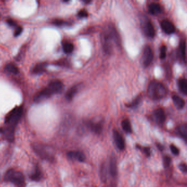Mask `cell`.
I'll list each match as a JSON object with an SVG mask.
<instances>
[{
  "mask_svg": "<svg viewBox=\"0 0 187 187\" xmlns=\"http://www.w3.org/2000/svg\"><path fill=\"white\" fill-rule=\"evenodd\" d=\"M74 45L72 44L69 42H65L63 44V51L66 53H70L74 50Z\"/></svg>",
  "mask_w": 187,
  "mask_h": 187,
  "instance_id": "484cf974",
  "label": "cell"
},
{
  "mask_svg": "<svg viewBox=\"0 0 187 187\" xmlns=\"http://www.w3.org/2000/svg\"><path fill=\"white\" fill-rule=\"evenodd\" d=\"M143 31L145 34L150 38H153L155 35V30L154 27L152 23L147 21H146L143 25Z\"/></svg>",
  "mask_w": 187,
  "mask_h": 187,
  "instance_id": "7c38bea8",
  "label": "cell"
},
{
  "mask_svg": "<svg viewBox=\"0 0 187 187\" xmlns=\"http://www.w3.org/2000/svg\"><path fill=\"white\" fill-rule=\"evenodd\" d=\"M153 115L157 123H163L166 120V115L165 111L162 108H158L154 110Z\"/></svg>",
  "mask_w": 187,
  "mask_h": 187,
  "instance_id": "4fadbf2b",
  "label": "cell"
},
{
  "mask_svg": "<svg viewBox=\"0 0 187 187\" xmlns=\"http://www.w3.org/2000/svg\"><path fill=\"white\" fill-rule=\"evenodd\" d=\"M5 69L7 71L13 74H18L19 72L18 68L13 63H8L6 65Z\"/></svg>",
  "mask_w": 187,
  "mask_h": 187,
  "instance_id": "d4e9b609",
  "label": "cell"
},
{
  "mask_svg": "<svg viewBox=\"0 0 187 187\" xmlns=\"http://www.w3.org/2000/svg\"><path fill=\"white\" fill-rule=\"evenodd\" d=\"M101 41L104 51L107 53L113 52L115 47L120 45V39L114 26H109L103 32Z\"/></svg>",
  "mask_w": 187,
  "mask_h": 187,
  "instance_id": "6da1fadb",
  "label": "cell"
},
{
  "mask_svg": "<svg viewBox=\"0 0 187 187\" xmlns=\"http://www.w3.org/2000/svg\"><path fill=\"white\" fill-rule=\"evenodd\" d=\"M171 162V158L168 155L164 156L163 158V164L164 168H168L170 166Z\"/></svg>",
  "mask_w": 187,
  "mask_h": 187,
  "instance_id": "f1b7e54d",
  "label": "cell"
},
{
  "mask_svg": "<svg viewBox=\"0 0 187 187\" xmlns=\"http://www.w3.org/2000/svg\"><path fill=\"white\" fill-rule=\"evenodd\" d=\"M23 112L22 106L16 107L10 111L5 118V123L8 127L14 129L19 122Z\"/></svg>",
  "mask_w": 187,
  "mask_h": 187,
  "instance_id": "277c9868",
  "label": "cell"
},
{
  "mask_svg": "<svg viewBox=\"0 0 187 187\" xmlns=\"http://www.w3.org/2000/svg\"><path fill=\"white\" fill-rule=\"evenodd\" d=\"M42 174L39 168H36L30 176V179L34 181L38 182L41 179Z\"/></svg>",
  "mask_w": 187,
  "mask_h": 187,
  "instance_id": "603a6c76",
  "label": "cell"
},
{
  "mask_svg": "<svg viewBox=\"0 0 187 187\" xmlns=\"http://www.w3.org/2000/svg\"><path fill=\"white\" fill-rule=\"evenodd\" d=\"M186 41H183L181 42V45H180V51H181L182 58H183L184 62H186Z\"/></svg>",
  "mask_w": 187,
  "mask_h": 187,
  "instance_id": "83f0119b",
  "label": "cell"
},
{
  "mask_svg": "<svg viewBox=\"0 0 187 187\" xmlns=\"http://www.w3.org/2000/svg\"><path fill=\"white\" fill-rule=\"evenodd\" d=\"M23 32V27L21 26H18L17 27V29H15L14 33V35L15 37H17L18 36H19L20 34Z\"/></svg>",
  "mask_w": 187,
  "mask_h": 187,
  "instance_id": "e575fe53",
  "label": "cell"
},
{
  "mask_svg": "<svg viewBox=\"0 0 187 187\" xmlns=\"http://www.w3.org/2000/svg\"><path fill=\"white\" fill-rule=\"evenodd\" d=\"M32 148L35 153L42 159L48 161H53L54 158L51 152H50L49 149L47 148L44 145L39 144H35L32 145Z\"/></svg>",
  "mask_w": 187,
  "mask_h": 187,
  "instance_id": "5b68a950",
  "label": "cell"
},
{
  "mask_svg": "<svg viewBox=\"0 0 187 187\" xmlns=\"http://www.w3.org/2000/svg\"><path fill=\"white\" fill-rule=\"evenodd\" d=\"M147 93L149 97L151 99L159 100L166 96L167 90L162 83L153 80L149 84Z\"/></svg>",
  "mask_w": 187,
  "mask_h": 187,
  "instance_id": "7a4b0ae2",
  "label": "cell"
},
{
  "mask_svg": "<svg viewBox=\"0 0 187 187\" xmlns=\"http://www.w3.org/2000/svg\"><path fill=\"white\" fill-rule=\"evenodd\" d=\"M53 23L56 25L60 26V25H62L64 23V21L62 20L56 19L54 20L53 21Z\"/></svg>",
  "mask_w": 187,
  "mask_h": 187,
  "instance_id": "d590c367",
  "label": "cell"
},
{
  "mask_svg": "<svg viewBox=\"0 0 187 187\" xmlns=\"http://www.w3.org/2000/svg\"><path fill=\"white\" fill-rule=\"evenodd\" d=\"M170 149L172 151V153L175 155H178L180 154V150L179 149L177 148L174 144H171L170 145Z\"/></svg>",
  "mask_w": 187,
  "mask_h": 187,
  "instance_id": "1f68e13d",
  "label": "cell"
},
{
  "mask_svg": "<svg viewBox=\"0 0 187 187\" xmlns=\"http://www.w3.org/2000/svg\"><path fill=\"white\" fill-rule=\"evenodd\" d=\"M179 168L183 173H186L187 171V165L185 163H181L179 165Z\"/></svg>",
  "mask_w": 187,
  "mask_h": 187,
  "instance_id": "836d02e7",
  "label": "cell"
},
{
  "mask_svg": "<svg viewBox=\"0 0 187 187\" xmlns=\"http://www.w3.org/2000/svg\"><path fill=\"white\" fill-rule=\"evenodd\" d=\"M166 51L167 47L165 45L162 46L160 48V58L161 59H164L166 58Z\"/></svg>",
  "mask_w": 187,
  "mask_h": 187,
  "instance_id": "f546056e",
  "label": "cell"
},
{
  "mask_svg": "<svg viewBox=\"0 0 187 187\" xmlns=\"http://www.w3.org/2000/svg\"><path fill=\"white\" fill-rule=\"evenodd\" d=\"M99 176L101 181L103 183H105L107 180V170L105 163L101 164L99 170Z\"/></svg>",
  "mask_w": 187,
  "mask_h": 187,
  "instance_id": "ffe728a7",
  "label": "cell"
},
{
  "mask_svg": "<svg viewBox=\"0 0 187 187\" xmlns=\"http://www.w3.org/2000/svg\"><path fill=\"white\" fill-rule=\"evenodd\" d=\"M148 9L149 12L154 15L158 14L160 13L161 11L160 5L156 2H153L150 4L148 7Z\"/></svg>",
  "mask_w": 187,
  "mask_h": 187,
  "instance_id": "ac0fdd59",
  "label": "cell"
},
{
  "mask_svg": "<svg viewBox=\"0 0 187 187\" xmlns=\"http://www.w3.org/2000/svg\"><path fill=\"white\" fill-rule=\"evenodd\" d=\"M142 99V96H139L137 97H136L135 99L131 103L129 104H126V106L129 107V108H133V107H135L137 105H138L139 103L141 102Z\"/></svg>",
  "mask_w": 187,
  "mask_h": 187,
  "instance_id": "4316f807",
  "label": "cell"
},
{
  "mask_svg": "<svg viewBox=\"0 0 187 187\" xmlns=\"http://www.w3.org/2000/svg\"><path fill=\"white\" fill-rule=\"evenodd\" d=\"M153 53L151 47L149 46H147L143 53L142 55V63L145 66H148L151 64L153 59Z\"/></svg>",
  "mask_w": 187,
  "mask_h": 187,
  "instance_id": "8992f818",
  "label": "cell"
},
{
  "mask_svg": "<svg viewBox=\"0 0 187 187\" xmlns=\"http://www.w3.org/2000/svg\"><path fill=\"white\" fill-rule=\"evenodd\" d=\"M47 87L51 91L53 95L61 93L63 90L64 84L61 81L59 80H55L50 82L47 86Z\"/></svg>",
  "mask_w": 187,
  "mask_h": 187,
  "instance_id": "52a82bcc",
  "label": "cell"
},
{
  "mask_svg": "<svg viewBox=\"0 0 187 187\" xmlns=\"http://www.w3.org/2000/svg\"><path fill=\"white\" fill-rule=\"evenodd\" d=\"M7 24L10 26H15L16 25L15 22L12 19H8L7 20Z\"/></svg>",
  "mask_w": 187,
  "mask_h": 187,
  "instance_id": "8d00e7d4",
  "label": "cell"
},
{
  "mask_svg": "<svg viewBox=\"0 0 187 187\" xmlns=\"http://www.w3.org/2000/svg\"><path fill=\"white\" fill-rule=\"evenodd\" d=\"M110 174L111 176L115 177L117 174V160L115 156H111L109 162Z\"/></svg>",
  "mask_w": 187,
  "mask_h": 187,
  "instance_id": "9a60e30c",
  "label": "cell"
},
{
  "mask_svg": "<svg viewBox=\"0 0 187 187\" xmlns=\"http://www.w3.org/2000/svg\"><path fill=\"white\" fill-rule=\"evenodd\" d=\"M137 148L140 149H142V150L143 151L144 153L147 156H150L151 155V150H150V148L148 147H142L140 145H137Z\"/></svg>",
  "mask_w": 187,
  "mask_h": 187,
  "instance_id": "4dcf8cb0",
  "label": "cell"
},
{
  "mask_svg": "<svg viewBox=\"0 0 187 187\" xmlns=\"http://www.w3.org/2000/svg\"><path fill=\"white\" fill-rule=\"evenodd\" d=\"M160 25L162 29L167 34H171L174 33L175 32L176 28L174 24L168 20L164 19L162 20Z\"/></svg>",
  "mask_w": 187,
  "mask_h": 187,
  "instance_id": "9c48e42d",
  "label": "cell"
},
{
  "mask_svg": "<svg viewBox=\"0 0 187 187\" xmlns=\"http://www.w3.org/2000/svg\"><path fill=\"white\" fill-rule=\"evenodd\" d=\"M87 126L91 131L97 134H100L103 130V124L100 122L93 123L90 121L88 123Z\"/></svg>",
  "mask_w": 187,
  "mask_h": 187,
  "instance_id": "5bb4252c",
  "label": "cell"
},
{
  "mask_svg": "<svg viewBox=\"0 0 187 187\" xmlns=\"http://www.w3.org/2000/svg\"><path fill=\"white\" fill-rule=\"evenodd\" d=\"M121 126L125 132L127 133H131L132 132V126L129 119L123 120L121 123Z\"/></svg>",
  "mask_w": 187,
  "mask_h": 187,
  "instance_id": "7402d4cb",
  "label": "cell"
},
{
  "mask_svg": "<svg viewBox=\"0 0 187 187\" xmlns=\"http://www.w3.org/2000/svg\"><path fill=\"white\" fill-rule=\"evenodd\" d=\"M78 15L79 17H81V18L87 17H88V13L85 9H81L78 12Z\"/></svg>",
  "mask_w": 187,
  "mask_h": 187,
  "instance_id": "d6a6232c",
  "label": "cell"
},
{
  "mask_svg": "<svg viewBox=\"0 0 187 187\" xmlns=\"http://www.w3.org/2000/svg\"><path fill=\"white\" fill-rule=\"evenodd\" d=\"M46 67V65L45 63H40L39 64L36 65L34 68L32 69V72L36 74H41L45 71Z\"/></svg>",
  "mask_w": 187,
  "mask_h": 187,
  "instance_id": "cb8c5ba5",
  "label": "cell"
},
{
  "mask_svg": "<svg viewBox=\"0 0 187 187\" xmlns=\"http://www.w3.org/2000/svg\"><path fill=\"white\" fill-rule=\"evenodd\" d=\"M178 87L181 92L186 95L187 92V82L186 78H181L178 81Z\"/></svg>",
  "mask_w": 187,
  "mask_h": 187,
  "instance_id": "44dd1931",
  "label": "cell"
},
{
  "mask_svg": "<svg viewBox=\"0 0 187 187\" xmlns=\"http://www.w3.org/2000/svg\"><path fill=\"white\" fill-rule=\"evenodd\" d=\"M172 98L174 105L178 109H182L184 108L185 105V101L183 98L177 95H174Z\"/></svg>",
  "mask_w": 187,
  "mask_h": 187,
  "instance_id": "e0dca14e",
  "label": "cell"
},
{
  "mask_svg": "<svg viewBox=\"0 0 187 187\" xmlns=\"http://www.w3.org/2000/svg\"><path fill=\"white\" fill-rule=\"evenodd\" d=\"M113 137L114 141L116 143V146L120 150H123L125 148V140L123 135L117 130L113 131Z\"/></svg>",
  "mask_w": 187,
  "mask_h": 187,
  "instance_id": "30bf717a",
  "label": "cell"
},
{
  "mask_svg": "<svg viewBox=\"0 0 187 187\" xmlns=\"http://www.w3.org/2000/svg\"><path fill=\"white\" fill-rule=\"evenodd\" d=\"M5 180L12 183L17 187H21L25 182L23 174L18 170L11 168L8 170L5 175Z\"/></svg>",
  "mask_w": 187,
  "mask_h": 187,
  "instance_id": "3957f363",
  "label": "cell"
},
{
  "mask_svg": "<svg viewBox=\"0 0 187 187\" xmlns=\"http://www.w3.org/2000/svg\"><path fill=\"white\" fill-rule=\"evenodd\" d=\"M156 147H158V148L159 149V150L160 151H162L164 150V147L161 145V144L158 143H156Z\"/></svg>",
  "mask_w": 187,
  "mask_h": 187,
  "instance_id": "74e56055",
  "label": "cell"
},
{
  "mask_svg": "<svg viewBox=\"0 0 187 187\" xmlns=\"http://www.w3.org/2000/svg\"><path fill=\"white\" fill-rule=\"evenodd\" d=\"M78 89H79L78 85H75L72 87L67 92L66 94V98L67 99V100L69 101H71L75 96V95L77 93Z\"/></svg>",
  "mask_w": 187,
  "mask_h": 187,
  "instance_id": "d6986e66",
  "label": "cell"
},
{
  "mask_svg": "<svg viewBox=\"0 0 187 187\" xmlns=\"http://www.w3.org/2000/svg\"><path fill=\"white\" fill-rule=\"evenodd\" d=\"M176 133L186 141L187 139V124H183L177 127L176 129Z\"/></svg>",
  "mask_w": 187,
  "mask_h": 187,
  "instance_id": "2e32d148",
  "label": "cell"
},
{
  "mask_svg": "<svg viewBox=\"0 0 187 187\" xmlns=\"http://www.w3.org/2000/svg\"><path fill=\"white\" fill-rule=\"evenodd\" d=\"M52 93L50 89L46 87L45 88L39 92L34 97V101L36 103L43 102L52 96Z\"/></svg>",
  "mask_w": 187,
  "mask_h": 187,
  "instance_id": "ba28073f",
  "label": "cell"
},
{
  "mask_svg": "<svg viewBox=\"0 0 187 187\" xmlns=\"http://www.w3.org/2000/svg\"><path fill=\"white\" fill-rule=\"evenodd\" d=\"M67 156L72 160H76L80 162H84L86 160V156L84 153L79 151H71L67 153Z\"/></svg>",
  "mask_w": 187,
  "mask_h": 187,
  "instance_id": "8fae6325",
  "label": "cell"
}]
</instances>
